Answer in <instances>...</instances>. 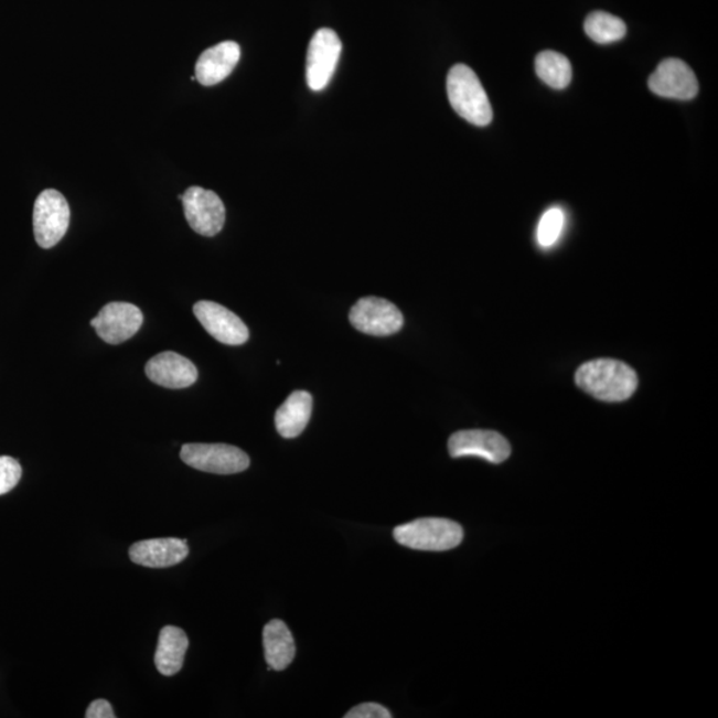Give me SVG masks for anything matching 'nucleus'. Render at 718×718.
Masks as SVG:
<instances>
[{
  "label": "nucleus",
  "instance_id": "nucleus-1",
  "mask_svg": "<svg viewBox=\"0 0 718 718\" xmlns=\"http://www.w3.org/2000/svg\"><path fill=\"white\" fill-rule=\"evenodd\" d=\"M578 386L604 403H623L633 396L639 385L637 374L618 360H593L578 368Z\"/></svg>",
  "mask_w": 718,
  "mask_h": 718
},
{
  "label": "nucleus",
  "instance_id": "nucleus-2",
  "mask_svg": "<svg viewBox=\"0 0 718 718\" xmlns=\"http://www.w3.org/2000/svg\"><path fill=\"white\" fill-rule=\"evenodd\" d=\"M448 95L454 111L465 121L486 127L493 121V108L481 81L470 67L457 64L448 75Z\"/></svg>",
  "mask_w": 718,
  "mask_h": 718
},
{
  "label": "nucleus",
  "instance_id": "nucleus-3",
  "mask_svg": "<svg viewBox=\"0 0 718 718\" xmlns=\"http://www.w3.org/2000/svg\"><path fill=\"white\" fill-rule=\"evenodd\" d=\"M394 539L400 546L418 551L442 553L456 548L463 540V528L458 523L439 517H425L394 529Z\"/></svg>",
  "mask_w": 718,
  "mask_h": 718
},
{
  "label": "nucleus",
  "instance_id": "nucleus-4",
  "mask_svg": "<svg viewBox=\"0 0 718 718\" xmlns=\"http://www.w3.org/2000/svg\"><path fill=\"white\" fill-rule=\"evenodd\" d=\"M183 462L211 474H238L249 468L247 452L224 443H187L180 451Z\"/></svg>",
  "mask_w": 718,
  "mask_h": 718
},
{
  "label": "nucleus",
  "instance_id": "nucleus-5",
  "mask_svg": "<svg viewBox=\"0 0 718 718\" xmlns=\"http://www.w3.org/2000/svg\"><path fill=\"white\" fill-rule=\"evenodd\" d=\"M71 211L66 197L55 190H45L34 206V235L39 247L54 248L69 226Z\"/></svg>",
  "mask_w": 718,
  "mask_h": 718
},
{
  "label": "nucleus",
  "instance_id": "nucleus-6",
  "mask_svg": "<svg viewBox=\"0 0 718 718\" xmlns=\"http://www.w3.org/2000/svg\"><path fill=\"white\" fill-rule=\"evenodd\" d=\"M352 325L360 332L387 337L399 332L404 326V314L390 301L378 297L361 299L349 314Z\"/></svg>",
  "mask_w": 718,
  "mask_h": 718
},
{
  "label": "nucleus",
  "instance_id": "nucleus-7",
  "mask_svg": "<svg viewBox=\"0 0 718 718\" xmlns=\"http://www.w3.org/2000/svg\"><path fill=\"white\" fill-rule=\"evenodd\" d=\"M342 43L335 31L321 29L310 41L307 56V82L312 90L329 86L337 68Z\"/></svg>",
  "mask_w": 718,
  "mask_h": 718
},
{
  "label": "nucleus",
  "instance_id": "nucleus-8",
  "mask_svg": "<svg viewBox=\"0 0 718 718\" xmlns=\"http://www.w3.org/2000/svg\"><path fill=\"white\" fill-rule=\"evenodd\" d=\"M181 202L187 224L199 235L213 237L223 231L225 206L215 192L202 186H191L181 197Z\"/></svg>",
  "mask_w": 718,
  "mask_h": 718
},
{
  "label": "nucleus",
  "instance_id": "nucleus-9",
  "mask_svg": "<svg viewBox=\"0 0 718 718\" xmlns=\"http://www.w3.org/2000/svg\"><path fill=\"white\" fill-rule=\"evenodd\" d=\"M449 451L452 458L476 457L500 464L511 456V446L496 431L463 430L451 436Z\"/></svg>",
  "mask_w": 718,
  "mask_h": 718
},
{
  "label": "nucleus",
  "instance_id": "nucleus-10",
  "mask_svg": "<svg viewBox=\"0 0 718 718\" xmlns=\"http://www.w3.org/2000/svg\"><path fill=\"white\" fill-rule=\"evenodd\" d=\"M142 321L144 317L138 307L128 302H111L90 320V325L107 344L119 345L139 332Z\"/></svg>",
  "mask_w": 718,
  "mask_h": 718
},
{
  "label": "nucleus",
  "instance_id": "nucleus-11",
  "mask_svg": "<svg viewBox=\"0 0 718 718\" xmlns=\"http://www.w3.org/2000/svg\"><path fill=\"white\" fill-rule=\"evenodd\" d=\"M653 94L662 98L692 100L698 94L697 77L688 66L681 60H665L658 64L655 73L649 81Z\"/></svg>",
  "mask_w": 718,
  "mask_h": 718
},
{
  "label": "nucleus",
  "instance_id": "nucleus-12",
  "mask_svg": "<svg viewBox=\"0 0 718 718\" xmlns=\"http://www.w3.org/2000/svg\"><path fill=\"white\" fill-rule=\"evenodd\" d=\"M193 312L206 332L222 344L239 346L249 340V330L243 320L219 303L200 301Z\"/></svg>",
  "mask_w": 718,
  "mask_h": 718
},
{
  "label": "nucleus",
  "instance_id": "nucleus-13",
  "mask_svg": "<svg viewBox=\"0 0 718 718\" xmlns=\"http://www.w3.org/2000/svg\"><path fill=\"white\" fill-rule=\"evenodd\" d=\"M146 374L153 384L167 387V389H186L199 378L195 364L174 352L154 355L148 361Z\"/></svg>",
  "mask_w": 718,
  "mask_h": 718
},
{
  "label": "nucleus",
  "instance_id": "nucleus-14",
  "mask_svg": "<svg viewBox=\"0 0 718 718\" xmlns=\"http://www.w3.org/2000/svg\"><path fill=\"white\" fill-rule=\"evenodd\" d=\"M190 548L186 542L178 538L148 539L135 543L129 548V558L148 568H167L183 561Z\"/></svg>",
  "mask_w": 718,
  "mask_h": 718
},
{
  "label": "nucleus",
  "instance_id": "nucleus-15",
  "mask_svg": "<svg viewBox=\"0 0 718 718\" xmlns=\"http://www.w3.org/2000/svg\"><path fill=\"white\" fill-rule=\"evenodd\" d=\"M242 49L236 42H223L205 50L196 63V81L211 87L222 83L236 68Z\"/></svg>",
  "mask_w": 718,
  "mask_h": 718
},
{
  "label": "nucleus",
  "instance_id": "nucleus-16",
  "mask_svg": "<svg viewBox=\"0 0 718 718\" xmlns=\"http://www.w3.org/2000/svg\"><path fill=\"white\" fill-rule=\"evenodd\" d=\"M313 398L308 392H294L276 412V429L283 438H296L307 429L312 417Z\"/></svg>",
  "mask_w": 718,
  "mask_h": 718
},
{
  "label": "nucleus",
  "instance_id": "nucleus-17",
  "mask_svg": "<svg viewBox=\"0 0 718 718\" xmlns=\"http://www.w3.org/2000/svg\"><path fill=\"white\" fill-rule=\"evenodd\" d=\"M265 658L270 669H287L296 656V644L292 632L282 620H271L262 632Z\"/></svg>",
  "mask_w": 718,
  "mask_h": 718
},
{
  "label": "nucleus",
  "instance_id": "nucleus-18",
  "mask_svg": "<svg viewBox=\"0 0 718 718\" xmlns=\"http://www.w3.org/2000/svg\"><path fill=\"white\" fill-rule=\"evenodd\" d=\"M190 646L186 633L178 626L167 625L160 631L154 664L161 675L174 676L184 665L185 653Z\"/></svg>",
  "mask_w": 718,
  "mask_h": 718
},
{
  "label": "nucleus",
  "instance_id": "nucleus-19",
  "mask_svg": "<svg viewBox=\"0 0 718 718\" xmlns=\"http://www.w3.org/2000/svg\"><path fill=\"white\" fill-rule=\"evenodd\" d=\"M536 74L554 89H565L572 81L571 63L555 51H543L535 61Z\"/></svg>",
  "mask_w": 718,
  "mask_h": 718
},
{
  "label": "nucleus",
  "instance_id": "nucleus-20",
  "mask_svg": "<svg viewBox=\"0 0 718 718\" xmlns=\"http://www.w3.org/2000/svg\"><path fill=\"white\" fill-rule=\"evenodd\" d=\"M585 31L593 42L610 44L621 41L626 34V25L620 18L597 11L588 15L585 22Z\"/></svg>",
  "mask_w": 718,
  "mask_h": 718
},
{
  "label": "nucleus",
  "instance_id": "nucleus-21",
  "mask_svg": "<svg viewBox=\"0 0 718 718\" xmlns=\"http://www.w3.org/2000/svg\"><path fill=\"white\" fill-rule=\"evenodd\" d=\"M566 216L565 212L560 208L548 210L545 215L542 216L538 232H536V237H538V243L542 248H551L556 243L559 242L562 229H565Z\"/></svg>",
  "mask_w": 718,
  "mask_h": 718
},
{
  "label": "nucleus",
  "instance_id": "nucleus-22",
  "mask_svg": "<svg viewBox=\"0 0 718 718\" xmlns=\"http://www.w3.org/2000/svg\"><path fill=\"white\" fill-rule=\"evenodd\" d=\"M22 478V465L15 458L0 457V495L10 493Z\"/></svg>",
  "mask_w": 718,
  "mask_h": 718
},
{
  "label": "nucleus",
  "instance_id": "nucleus-23",
  "mask_svg": "<svg viewBox=\"0 0 718 718\" xmlns=\"http://www.w3.org/2000/svg\"><path fill=\"white\" fill-rule=\"evenodd\" d=\"M393 715L389 709L384 705L375 703H365L357 705L352 710H349L345 718H390Z\"/></svg>",
  "mask_w": 718,
  "mask_h": 718
},
{
  "label": "nucleus",
  "instance_id": "nucleus-24",
  "mask_svg": "<svg viewBox=\"0 0 718 718\" xmlns=\"http://www.w3.org/2000/svg\"><path fill=\"white\" fill-rule=\"evenodd\" d=\"M86 717L87 718H115L116 715L114 714L111 704H109L107 700H95L94 703H90L86 711Z\"/></svg>",
  "mask_w": 718,
  "mask_h": 718
}]
</instances>
